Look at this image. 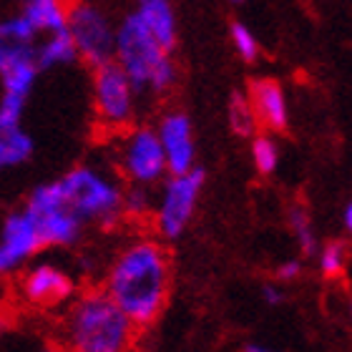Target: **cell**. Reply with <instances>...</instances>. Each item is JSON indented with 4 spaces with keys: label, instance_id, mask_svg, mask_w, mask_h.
I'll list each match as a JSON object with an SVG mask.
<instances>
[{
    "label": "cell",
    "instance_id": "6da1fadb",
    "mask_svg": "<svg viewBox=\"0 0 352 352\" xmlns=\"http://www.w3.org/2000/svg\"><path fill=\"white\" fill-rule=\"evenodd\" d=\"M169 257L156 242H133L111 264L106 294L136 327H146L162 315L169 297Z\"/></svg>",
    "mask_w": 352,
    "mask_h": 352
},
{
    "label": "cell",
    "instance_id": "7a4b0ae2",
    "mask_svg": "<svg viewBox=\"0 0 352 352\" xmlns=\"http://www.w3.org/2000/svg\"><path fill=\"white\" fill-rule=\"evenodd\" d=\"M136 324L121 312L106 289L88 292L76 302L66 320L71 352H129Z\"/></svg>",
    "mask_w": 352,
    "mask_h": 352
},
{
    "label": "cell",
    "instance_id": "3957f363",
    "mask_svg": "<svg viewBox=\"0 0 352 352\" xmlns=\"http://www.w3.org/2000/svg\"><path fill=\"white\" fill-rule=\"evenodd\" d=\"M113 60L124 68L136 94H164L176 81V68L169 51H164L159 41L148 33L146 23L133 10L116 25Z\"/></svg>",
    "mask_w": 352,
    "mask_h": 352
},
{
    "label": "cell",
    "instance_id": "277c9868",
    "mask_svg": "<svg viewBox=\"0 0 352 352\" xmlns=\"http://www.w3.org/2000/svg\"><path fill=\"white\" fill-rule=\"evenodd\" d=\"M63 199L83 221L113 224L124 214V191L94 166H76L58 179Z\"/></svg>",
    "mask_w": 352,
    "mask_h": 352
},
{
    "label": "cell",
    "instance_id": "5b68a950",
    "mask_svg": "<svg viewBox=\"0 0 352 352\" xmlns=\"http://www.w3.org/2000/svg\"><path fill=\"white\" fill-rule=\"evenodd\" d=\"M25 212L36 221L43 247H71L81 239L83 219L63 199L58 179L41 184L30 191L28 201H25Z\"/></svg>",
    "mask_w": 352,
    "mask_h": 352
},
{
    "label": "cell",
    "instance_id": "8992f818",
    "mask_svg": "<svg viewBox=\"0 0 352 352\" xmlns=\"http://www.w3.org/2000/svg\"><path fill=\"white\" fill-rule=\"evenodd\" d=\"M68 33L74 38L78 60L96 68L113 58L116 25L96 0L68 3Z\"/></svg>",
    "mask_w": 352,
    "mask_h": 352
},
{
    "label": "cell",
    "instance_id": "52a82bcc",
    "mask_svg": "<svg viewBox=\"0 0 352 352\" xmlns=\"http://www.w3.org/2000/svg\"><path fill=\"white\" fill-rule=\"evenodd\" d=\"M133 91L124 68L111 58L94 68V109L106 129H126L133 118Z\"/></svg>",
    "mask_w": 352,
    "mask_h": 352
},
{
    "label": "cell",
    "instance_id": "ba28073f",
    "mask_svg": "<svg viewBox=\"0 0 352 352\" xmlns=\"http://www.w3.org/2000/svg\"><path fill=\"white\" fill-rule=\"evenodd\" d=\"M204 184V171L191 166L186 174H174L166 189H164L159 214H156V227L164 236L176 239L189 224L194 206H197L199 189Z\"/></svg>",
    "mask_w": 352,
    "mask_h": 352
},
{
    "label": "cell",
    "instance_id": "9c48e42d",
    "mask_svg": "<svg viewBox=\"0 0 352 352\" xmlns=\"http://www.w3.org/2000/svg\"><path fill=\"white\" fill-rule=\"evenodd\" d=\"M121 171L133 184H154L166 171V156H164L159 133L151 129H136L121 144Z\"/></svg>",
    "mask_w": 352,
    "mask_h": 352
},
{
    "label": "cell",
    "instance_id": "30bf717a",
    "mask_svg": "<svg viewBox=\"0 0 352 352\" xmlns=\"http://www.w3.org/2000/svg\"><path fill=\"white\" fill-rule=\"evenodd\" d=\"M41 250H43V242L25 206L21 212L8 214L0 229V274L15 272L28 259L36 257Z\"/></svg>",
    "mask_w": 352,
    "mask_h": 352
},
{
    "label": "cell",
    "instance_id": "8fae6325",
    "mask_svg": "<svg viewBox=\"0 0 352 352\" xmlns=\"http://www.w3.org/2000/svg\"><path fill=\"white\" fill-rule=\"evenodd\" d=\"M74 279L68 272L51 262H41L30 267L21 279V292L23 300L33 305V307H58L63 302L74 297Z\"/></svg>",
    "mask_w": 352,
    "mask_h": 352
},
{
    "label": "cell",
    "instance_id": "7c38bea8",
    "mask_svg": "<svg viewBox=\"0 0 352 352\" xmlns=\"http://www.w3.org/2000/svg\"><path fill=\"white\" fill-rule=\"evenodd\" d=\"M156 133L166 156V169L171 174H186L194 166V139H191L189 116H184L179 111L166 113Z\"/></svg>",
    "mask_w": 352,
    "mask_h": 352
},
{
    "label": "cell",
    "instance_id": "4fadbf2b",
    "mask_svg": "<svg viewBox=\"0 0 352 352\" xmlns=\"http://www.w3.org/2000/svg\"><path fill=\"white\" fill-rule=\"evenodd\" d=\"M252 111L254 118L267 124L270 129H285L287 126V109H285V96L277 81L262 78V81H252Z\"/></svg>",
    "mask_w": 352,
    "mask_h": 352
},
{
    "label": "cell",
    "instance_id": "5bb4252c",
    "mask_svg": "<svg viewBox=\"0 0 352 352\" xmlns=\"http://www.w3.org/2000/svg\"><path fill=\"white\" fill-rule=\"evenodd\" d=\"M18 6L38 36L68 28V3L66 0H18Z\"/></svg>",
    "mask_w": 352,
    "mask_h": 352
},
{
    "label": "cell",
    "instance_id": "9a60e30c",
    "mask_svg": "<svg viewBox=\"0 0 352 352\" xmlns=\"http://www.w3.org/2000/svg\"><path fill=\"white\" fill-rule=\"evenodd\" d=\"M141 21L146 23L148 33L159 41L164 51H174L176 45V21H174V10H171L169 0H144L139 3Z\"/></svg>",
    "mask_w": 352,
    "mask_h": 352
},
{
    "label": "cell",
    "instance_id": "2e32d148",
    "mask_svg": "<svg viewBox=\"0 0 352 352\" xmlns=\"http://www.w3.org/2000/svg\"><path fill=\"white\" fill-rule=\"evenodd\" d=\"M36 60L41 71H51L56 66H68L78 60L74 38L66 30H56V33H45L43 41L36 43Z\"/></svg>",
    "mask_w": 352,
    "mask_h": 352
},
{
    "label": "cell",
    "instance_id": "e0dca14e",
    "mask_svg": "<svg viewBox=\"0 0 352 352\" xmlns=\"http://www.w3.org/2000/svg\"><path fill=\"white\" fill-rule=\"evenodd\" d=\"M33 136L23 126L0 124V171L21 166L33 156Z\"/></svg>",
    "mask_w": 352,
    "mask_h": 352
},
{
    "label": "cell",
    "instance_id": "ac0fdd59",
    "mask_svg": "<svg viewBox=\"0 0 352 352\" xmlns=\"http://www.w3.org/2000/svg\"><path fill=\"white\" fill-rule=\"evenodd\" d=\"M229 118H232V126H234V131L239 133V136H250V133L254 131V124H257L254 111H252V103L239 94L232 96Z\"/></svg>",
    "mask_w": 352,
    "mask_h": 352
},
{
    "label": "cell",
    "instance_id": "d6986e66",
    "mask_svg": "<svg viewBox=\"0 0 352 352\" xmlns=\"http://www.w3.org/2000/svg\"><path fill=\"white\" fill-rule=\"evenodd\" d=\"M252 154H254V164L262 174H270L274 166H277V148L270 139H257L254 146H252Z\"/></svg>",
    "mask_w": 352,
    "mask_h": 352
},
{
    "label": "cell",
    "instance_id": "ffe728a7",
    "mask_svg": "<svg viewBox=\"0 0 352 352\" xmlns=\"http://www.w3.org/2000/svg\"><path fill=\"white\" fill-rule=\"evenodd\" d=\"M232 38H234L236 51H239V56H242L244 60L257 58V41L252 38V33L244 28L242 23H234V25H232Z\"/></svg>",
    "mask_w": 352,
    "mask_h": 352
},
{
    "label": "cell",
    "instance_id": "44dd1931",
    "mask_svg": "<svg viewBox=\"0 0 352 352\" xmlns=\"http://www.w3.org/2000/svg\"><path fill=\"white\" fill-rule=\"evenodd\" d=\"M148 206V199H146V191L141 189L139 184L133 186L131 191H126L124 194V212L126 214H144Z\"/></svg>",
    "mask_w": 352,
    "mask_h": 352
},
{
    "label": "cell",
    "instance_id": "7402d4cb",
    "mask_svg": "<svg viewBox=\"0 0 352 352\" xmlns=\"http://www.w3.org/2000/svg\"><path fill=\"white\" fill-rule=\"evenodd\" d=\"M342 244H330L327 250H324L322 254V272L324 274H330V277H335V274H340V270H342Z\"/></svg>",
    "mask_w": 352,
    "mask_h": 352
},
{
    "label": "cell",
    "instance_id": "603a6c76",
    "mask_svg": "<svg viewBox=\"0 0 352 352\" xmlns=\"http://www.w3.org/2000/svg\"><path fill=\"white\" fill-rule=\"evenodd\" d=\"M292 224H294V229H297V234H300L305 254H312V252H315V239H312V234H309L307 219H305V214H302L300 209H294L292 212Z\"/></svg>",
    "mask_w": 352,
    "mask_h": 352
},
{
    "label": "cell",
    "instance_id": "cb8c5ba5",
    "mask_svg": "<svg viewBox=\"0 0 352 352\" xmlns=\"http://www.w3.org/2000/svg\"><path fill=\"white\" fill-rule=\"evenodd\" d=\"M300 272V264L297 262H292V264H285L282 270H279V277H285V279H289V277H294Z\"/></svg>",
    "mask_w": 352,
    "mask_h": 352
},
{
    "label": "cell",
    "instance_id": "d4e9b609",
    "mask_svg": "<svg viewBox=\"0 0 352 352\" xmlns=\"http://www.w3.org/2000/svg\"><path fill=\"white\" fill-rule=\"evenodd\" d=\"M264 294H267V300H270V302H279V292H274L272 287H267V289H264Z\"/></svg>",
    "mask_w": 352,
    "mask_h": 352
},
{
    "label": "cell",
    "instance_id": "484cf974",
    "mask_svg": "<svg viewBox=\"0 0 352 352\" xmlns=\"http://www.w3.org/2000/svg\"><path fill=\"white\" fill-rule=\"evenodd\" d=\"M6 332H8V322H6V317L0 315V345H3V338H6Z\"/></svg>",
    "mask_w": 352,
    "mask_h": 352
},
{
    "label": "cell",
    "instance_id": "4316f807",
    "mask_svg": "<svg viewBox=\"0 0 352 352\" xmlns=\"http://www.w3.org/2000/svg\"><path fill=\"white\" fill-rule=\"evenodd\" d=\"M36 352H63L60 347H56V345H43V347H38Z\"/></svg>",
    "mask_w": 352,
    "mask_h": 352
},
{
    "label": "cell",
    "instance_id": "83f0119b",
    "mask_svg": "<svg viewBox=\"0 0 352 352\" xmlns=\"http://www.w3.org/2000/svg\"><path fill=\"white\" fill-rule=\"evenodd\" d=\"M345 221H347V227H350V232H352V204H350V209H347V214H345Z\"/></svg>",
    "mask_w": 352,
    "mask_h": 352
},
{
    "label": "cell",
    "instance_id": "f1b7e54d",
    "mask_svg": "<svg viewBox=\"0 0 352 352\" xmlns=\"http://www.w3.org/2000/svg\"><path fill=\"white\" fill-rule=\"evenodd\" d=\"M247 352H270V350H264V347H259V345H250Z\"/></svg>",
    "mask_w": 352,
    "mask_h": 352
},
{
    "label": "cell",
    "instance_id": "f546056e",
    "mask_svg": "<svg viewBox=\"0 0 352 352\" xmlns=\"http://www.w3.org/2000/svg\"><path fill=\"white\" fill-rule=\"evenodd\" d=\"M234 3H239V0H234Z\"/></svg>",
    "mask_w": 352,
    "mask_h": 352
},
{
    "label": "cell",
    "instance_id": "4dcf8cb0",
    "mask_svg": "<svg viewBox=\"0 0 352 352\" xmlns=\"http://www.w3.org/2000/svg\"><path fill=\"white\" fill-rule=\"evenodd\" d=\"M139 3H144V0H139Z\"/></svg>",
    "mask_w": 352,
    "mask_h": 352
}]
</instances>
